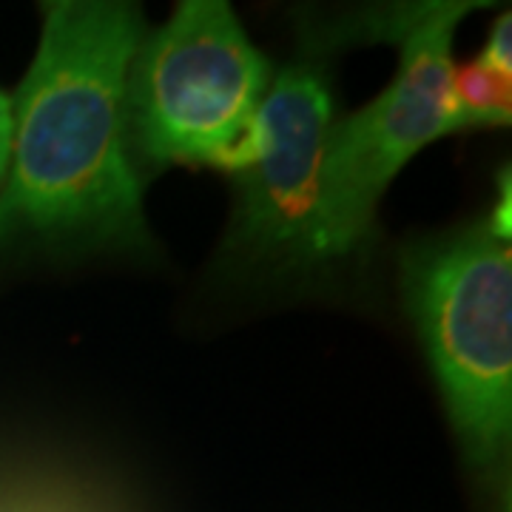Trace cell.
<instances>
[{"label":"cell","instance_id":"1","mask_svg":"<svg viewBox=\"0 0 512 512\" xmlns=\"http://www.w3.org/2000/svg\"><path fill=\"white\" fill-rule=\"evenodd\" d=\"M146 37L143 12L111 0H60L43 15L35 63L12 106V168L0 191V242L143 251V174L126 131V83Z\"/></svg>","mask_w":512,"mask_h":512},{"label":"cell","instance_id":"2","mask_svg":"<svg viewBox=\"0 0 512 512\" xmlns=\"http://www.w3.org/2000/svg\"><path fill=\"white\" fill-rule=\"evenodd\" d=\"M402 291L473 470L498 476L512 430V254L490 220L419 239Z\"/></svg>","mask_w":512,"mask_h":512},{"label":"cell","instance_id":"3","mask_svg":"<svg viewBox=\"0 0 512 512\" xmlns=\"http://www.w3.org/2000/svg\"><path fill=\"white\" fill-rule=\"evenodd\" d=\"M476 6L427 0L339 18L350 43H393L399 69L370 106L333 128L316 217L322 265L365 248L387 185L421 148L447 134L453 37Z\"/></svg>","mask_w":512,"mask_h":512},{"label":"cell","instance_id":"4","mask_svg":"<svg viewBox=\"0 0 512 512\" xmlns=\"http://www.w3.org/2000/svg\"><path fill=\"white\" fill-rule=\"evenodd\" d=\"M274 66L222 0H185L143 37L126 83L128 148L137 171L208 165L237 174Z\"/></svg>","mask_w":512,"mask_h":512},{"label":"cell","instance_id":"5","mask_svg":"<svg viewBox=\"0 0 512 512\" xmlns=\"http://www.w3.org/2000/svg\"><path fill=\"white\" fill-rule=\"evenodd\" d=\"M348 43L339 18L302 23L296 52L259 106L251 157L234 174L237 202L225 242L245 268L296 274L322 265L316 217L336 128L333 60Z\"/></svg>","mask_w":512,"mask_h":512},{"label":"cell","instance_id":"6","mask_svg":"<svg viewBox=\"0 0 512 512\" xmlns=\"http://www.w3.org/2000/svg\"><path fill=\"white\" fill-rule=\"evenodd\" d=\"M512 120L510 74L495 72L481 57L458 63L450 72L447 134L467 128H501Z\"/></svg>","mask_w":512,"mask_h":512},{"label":"cell","instance_id":"7","mask_svg":"<svg viewBox=\"0 0 512 512\" xmlns=\"http://www.w3.org/2000/svg\"><path fill=\"white\" fill-rule=\"evenodd\" d=\"M481 60L487 66H493L495 72L510 74L512 77V15L504 12L498 15L490 29V37H487V46L481 52Z\"/></svg>","mask_w":512,"mask_h":512},{"label":"cell","instance_id":"8","mask_svg":"<svg viewBox=\"0 0 512 512\" xmlns=\"http://www.w3.org/2000/svg\"><path fill=\"white\" fill-rule=\"evenodd\" d=\"M12 131H15V114H12V100L0 92V177L9 168L12 157Z\"/></svg>","mask_w":512,"mask_h":512}]
</instances>
